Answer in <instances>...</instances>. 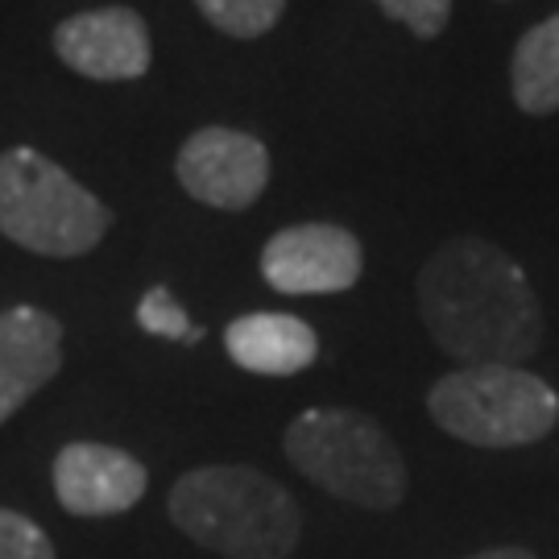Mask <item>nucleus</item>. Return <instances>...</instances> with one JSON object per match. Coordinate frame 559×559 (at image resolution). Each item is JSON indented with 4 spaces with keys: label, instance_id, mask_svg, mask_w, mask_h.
I'll list each match as a JSON object with an SVG mask.
<instances>
[{
    "label": "nucleus",
    "instance_id": "obj_1",
    "mask_svg": "<svg viewBox=\"0 0 559 559\" xmlns=\"http://www.w3.org/2000/svg\"><path fill=\"white\" fill-rule=\"evenodd\" d=\"M419 311L443 353L464 365H519L543 344V307L522 265L493 240L456 237L419 274Z\"/></svg>",
    "mask_w": 559,
    "mask_h": 559
},
{
    "label": "nucleus",
    "instance_id": "obj_2",
    "mask_svg": "<svg viewBox=\"0 0 559 559\" xmlns=\"http://www.w3.org/2000/svg\"><path fill=\"white\" fill-rule=\"evenodd\" d=\"M166 514L191 543L221 559H290L302 514L274 477L249 464H203L175 480Z\"/></svg>",
    "mask_w": 559,
    "mask_h": 559
},
{
    "label": "nucleus",
    "instance_id": "obj_3",
    "mask_svg": "<svg viewBox=\"0 0 559 559\" xmlns=\"http://www.w3.org/2000/svg\"><path fill=\"white\" fill-rule=\"evenodd\" d=\"M286 460L323 493L360 506V510H394L406 498V460L385 427L348 406L302 411L282 436Z\"/></svg>",
    "mask_w": 559,
    "mask_h": 559
},
{
    "label": "nucleus",
    "instance_id": "obj_4",
    "mask_svg": "<svg viewBox=\"0 0 559 559\" xmlns=\"http://www.w3.org/2000/svg\"><path fill=\"white\" fill-rule=\"evenodd\" d=\"M112 212L59 162L13 145L0 154V237L38 258H83L104 240Z\"/></svg>",
    "mask_w": 559,
    "mask_h": 559
},
{
    "label": "nucleus",
    "instance_id": "obj_5",
    "mask_svg": "<svg viewBox=\"0 0 559 559\" xmlns=\"http://www.w3.org/2000/svg\"><path fill=\"white\" fill-rule=\"evenodd\" d=\"M440 431L473 448H526L556 431L559 394L519 365H464L427 394Z\"/></svg>",
    "mask_w": 559,
    "mask_h": 559
},
{
    "label": "nucleus",
    "instance_id": "obj_6",
    "mask_svg": "<svg viewBox=\"0 0 559 559\" xmlns=\"http://www.w3.org/2000/svg\"><path fill=\"white\" fill-rule=\"evenodd\" d=\"M175 175L191 200L221 212H245L270 182V154L258 138L240 129L207 124L182 141Z\"/></svg>",
    "mask_w": 559,
    "mask_h": 559
},
{
    "label": "nucleus",
    "instance_id": "obj_7",
    "mask_svg": "<svg viewBox=\"0 0 559 559\" xmlns=\"http://www.w3.org/2000/svg\"><path fill=\"white\" fill-rule=\"evenodd\" d=\"M261 278L278 295H340L360 278V245L336 224H295L261 249Z\"/></svg>",
    "mask_w": 559,
    "mask_h": 559
},
{
    "label": "nucleus",
    "instance_id": "obj_8",
    "mask_svg": "<svg viewBox=\"0 0 559 559\" xmlns=\"http://www.w3.org/2000/svg\"><path fill=\"white\" fill-rule=\"evenodd\" d=\"M55 498L75 519H112L145 498L150 473L138 456L112 443L75 440L55 456Z\"/></svg>",
    "mask_w": 559,
    "mask_h": 559
},
{
    "label": "nucleus",
    "instance_id": "obj_9",
    "mask_svg": "<svg viewBox=\"0 0 559 559\" xmlns=\"http://www.w3.org/2000/svg\"><path fill=\"white\" fill-rule=\"evenodd\" d=\"M55 55L83 80L120 83L145 75L154 50H150V29L141 13L124 4H108V9H87L59 21Z\"/></svg>",
    "mask_w": 559,
    "mask_h": 559
},
{
    "label": "nucleus",
    "instance_id": "obj_10",
    "mask_svg": "<svg viewBox=\"0 0 559 559\" xmlns=\"http://www.w3.org/2000/svg\"><path fill=\"white\" fill-rule=\"evenodd\" d=\"M62 369V323L29 302L0 311V427Z\"/></svg>",
    "mask_w": 559,
    "mask_h": 559
},
{
    "label": "nucleus",
    "instance_id": "obj_11",
    "mask_svg": "<svg viewBox=\"0 0 559 559\" xmlns=\"http://www.w3.org/2000/svg\"><path fill=\"white\" fill-rule=\"evenodd\" d=\"M224 348L233 365L245 373H261V378H290L302 373L307 365L320 357V336L311 323L286 311H253L228 323L224 332Z\"/></svg>",
    "mask_w": 559,
    "mask_h": 559
},
{
    "label": "nucleus",
    "instance_id": "obj_12",
    "mask_svg": "<svg viewBox=\"0 0 559 559\" xmlns=\"http://www.w3.org/2000/svg\"><path fill=\"white\" fill-rule=\"evenodd\" d=\"M510 87L522 112H559V13L522 34L510 62Z\"/></svg>",
    "mask_w": 559,
    "mask_h": 559
},
{
    "label": "nucleus",
    "instance_id": "obj_13",
    "mask_svg": "<svg viewBox=\"0 0 559 559\" xmlns=\"http://www.w3.org/2000/svg\"><path fill=\"white\" fill-rule=\"evenodd\" d=\"M200 13L216 29L233 38H261L265 29H274L286 9V0H195Z\"/></svg>",
    "mask_w": 559,
    "mask_h": 559
},
{
    "label": "nucleus",
    "instance_id": "obj_14",
    "mask_svg": "<svg viewBox=\"0 0 559 559\" xmlns=\"http://www.w3.org/2000/svg\"><path fill=\"white\" fill-rule=\"evenodd\" d=\"M138 323H141V332H150V336L187 340V344H200L203 340V328H191L187 311L175 302V295H170L166 286L145 290V299L138 302Z\"/></svg>",
    "mask_w": 559,
    "mask_h": 559
},
{
    "label": "nucleus",
    "instance_id": "obj_15",
    "mask_svg": "<svg viewBox=\"0 0 559 559\" xmlns=\"http://www.w3.org/2000/svg\"><path fill=\"white\" fill-rule=\"evenodd\" d=\"M0 559H59L55 543L34 519L0 506Z\"/></svg>",
    "mask_w": 559,
    "mask_h": 559
},
{
    "label": "nucleus",
    "instance_id": "obj_16",
    "mask_svg": "<svg viewBox=\"0 0 559 559\" xmlns=\"http://www.w3.org/2000/svg\"><path fill=\"white\" fill-rule=\"evenodd\" d=\"M373 4L419 38H436L448 25V13H452V0H373Z\"/></svg>",
    "mask_w": 559,
    "mask_h": 559
},
{
    "label": "nucleus",
    "instance_id": "obj_17",
    "mask_svg": "<svg viewBox=\"0 0 559 559\" xmlns=\"http://www.w3.org/2000/svg\"><path fill=\"white\" fill-rule=\"evenodd\" d=\"M468 559H539V556L526 551V547H489V551H477V556Z\"/></svg>",
    "mask_w": 559,
    "mask_h": 559
}]
</instances>
